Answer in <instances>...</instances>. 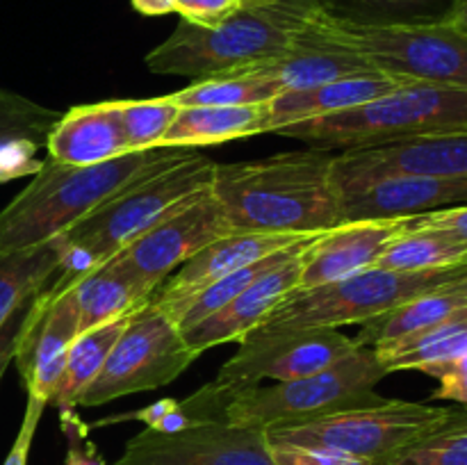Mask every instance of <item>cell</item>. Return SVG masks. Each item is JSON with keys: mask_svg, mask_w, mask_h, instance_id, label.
Returning <instances> with one entry per match:
<instances>
[{"mask_svg": "<svg viewBox=\"0 0 467 465\" xmlns=\"http://www.w3.org/2000/svg\"><path fill=\"white\" fill-rule=\"evenodd\" d=\"M121 123L128 150H149L162 146L181 105L171 96L158 98L112 100Z\"/></svg>", "mask_w": 467, "mask_h": 465, "instance_id": "cell-33", "label": "cell"}, {"mask_svg": "<svg viewBox=\"0 0 467 465\" xmlns=\"http://www.w3.org/2000/svg\"><path fill=\"white\" fill-rule=\"evenodd\" d=\"M71 292L76 296L80 333L123 317L153 296V292L141 287L135 278H130L109 263H103L89 276L78 281L71 287Z\"/></svg>", "mask_w": 467, "mask_h": 465, "instance_id": "cell-26", "label": "cell"}, {"mask_svg": "<svg viewBox=\"0 0 467 465\" xmlns=\"http://www.w3.org/2000/svg\"><path fill=\"white\" fill-rule=\"evenodd\" d=\"M46 150L48 160L67 167H94L132 153L112 100L76 105L64 112L46 137Z\"/></svg>", "mask_w": 467, "mask_h": 465, "instance_id": "cell-20", "label": "cell"}, {"mask_svg": "<svg viewBox=\"0 0 467 465\" xmlns=\"http://www.w3.org/2000/svg\"><path fill=\"white\" fill-rule=\"evenodd\" d=\"M317 7V0H281L260 7L242 5L214 27L181 21L146 55V68L201 80L283 57L301 39Z\"/></svg>", "mask_w": 467, "mask_h": 465, "instance_id": "cell-3", "label": "cell"}, {"mask_svg": "<svg viewBox=\"0 0 467 465\" xmlns=\"http://www.w3.org/2000/svg\"><path fill=\"white\" fill-rule=\"evenodd\" d=\"M281 91L269 78L260 76L254 68L217 73V76L192 80L171 96L181 108L190 105H258L274 100Z\"/></svg>", "mask_w": 467, "mask_h": 465, "instance_id": "cell-31", "label": "cell"}, {"mask_svg": "<svg viewBox=\"0 0 467 465\" xmlns=\"http://www.w3.org/2000/svg\"><path fill=\"white\" fill-rule=\"evenodd\" d=\"M242 7L240 0H171V9L182 21L201 27H214Z\"/></svg>", "mask_w": 467, "mask_h": 465, "instance_id": "cell-37", "label": "cell"}, {"mask_svg": "<svg viewBox=\"0 0 467 465\" xmlns=\"http://www.w3.org/2000/svg\"><path fill=\"white\" fill-rule=\"evenodd\" d=\"M132 315H135V310L123 315V317L112 319V322H105L100 324V326L87 328V331L78 333L71 349H68L67 367H64V374L62 378H59V386L57 390H55L50 404L57 406L59 410L76 408L82 392H85L87 388L91 386V381L100 374L109 351L117 345L119 336H121L123 328L128 326Z\"/></svg>", "mask_w": 467, "mask_h": 465, "instance_id": "cell-27", "label": "cell"}, {"mask_svg": "<svg viewBox=\"0 0 467 465\" xmlns=\"http://www.w3.org/2000/svg\"><path fill=\"white\" fill-rule=\"evenodd\" d=\"M269 132V103L190 105L178 109L162 146L199 149Z\"/></svg>", "mask_w": 467, "mask_h": 465, "instance_id": "cell-23", "label": "cell"}, {"mask_svg": "<svg viewBox=\"0 0 467 465\" xmlns=\"http://www.w3.org/2000/svg\"><path fill=\"white\" fill-rule=\"evenodd\" d=\"M269 445H272V454L278 465H372V460L368 459L322 450V447L283 445V442H269Z\"/></svg>", "mask_w": 467, "mask_h": 465, "instance_id": "cell-36", "label": "cell"}, {"mask_svg": "<svg viewBox=\"0 0 467 465\" xmlns=\"http://www.w3.org/2000/svg\"><path fill=\"white\" fill-rule=\"evenodd\" d=\"M388 377L372 346H356L337 363L272 386H255L228 404L223 419L242 427H281L308 422L337 410L358 408L381 401L377 386Z\"/></svg>", "mask_w": 467, "mask_h": 465, "instance_id": "cell-6", "label": "cell"}, {"mask_svg": "<svg viewBox=\"0 0 467 465\" xmlns=\"http://www.w3.org/2000/svg\"><path fill=\"white\" fill-rule=\"evenodd\" d=\"M213 196L235 232H324L342 223L336 155L306 149L214 162Z\"/></svg>", "mask_w": 467, "mask_h": 465, "instance_id": "cell-1", "label": "cell"}, {"mask_svg": "<svg viewBox=\"0 0 467 465\" xmlns=\"http://www.w3.org/2000/svg\"><path fill=\"white\" fill-rule=\"evenodd\" d=\"M450 406H433L424 401L386 399L358 408L337 410L308 422L281 424L267 429L269 442L301 447H322L358 459L377 460L395 454L409 442L451 415Z\"/></svg>", "mask_w": 467, "mask_h": 465, "instance_id": "cell-9", "label": "cell"}, {"mask_svg": "<svg viewBox=\"0 0 467 465\" xmlns=\"http://www.w3.org/2000/svg\"><path fill=\"white\" fill-rule=\"evenodd\" d=\"M467 276L465 267L431 272H392L372 267L345 281L315 290L287 294L255 331H301V328H342L365 324L422 292Z\"/></svg>", "mask_w": 467, "mask_h": 465, "instance_id": "cell-7", "label": "cell"}, {"mask_svg": "<svg viewBox=\"0 0 467 465\" xmlns=\"http://www.w3.org/2000/svg\"><path fill=\"white\" fill-rule=\"evenodd\" d=\"M356 346L354 337L340 328L251 331L237 342V351L222 365L213 383L233 401L265 378L281 383L310 377L337 363Z\"/></svg>", "mask_w": 467, "mask_h": 465, "instance_id": "cell-11", "label": "cell"}, {"mask_svg": "<svg viewBox=\"0 0 467 465\" xmlns=\"http://www.w3.org/2000/svg\"><path fill=\"white\" fill-rule=\"evenodd\" d=\"M390 176L467 178V130L347 149L336 155L340 191Z\"/></svg>", "mask_w": 467, "mask_h": 465, "instance_id": "cell-14", "label": "cell"}, {"mask_svg": "<svg viewBox=\"0 0 467 465\" xmlns=\"http://www.w3.org/2000/svg\"><path fill=\"white\" fill-rule=\"evenodd\" d=\"M374 354L388 374L404 369L429 374L441 365L454 363L467 356V308L418 336L374 346Z\"/></svg>", "mask_w": 467, "mask_h": 465, "instance_id": "cell-25", "label": "cell"}, {"mask_svg": "<svg viewBox=\"0 0 467 465\" xmlns=\"http://www.w3.org/2000/svg\"><path fill=\"white\" fill-rule=\"evenodd\" d=\"M410 217L354 219L324 231L306 251L296 290H315L377 267L383 251L409 228Z\"/></svg>", "mask_w": 467, "mask_h": 465, "instance_id": "cell-16", "label": "cell"}, {"mask_svg": "<svg viewBox=\"0 0 467 465\" xmlns=\"http://www.w3.org/2000/svg\"><path fill=\"white\" fill-rule=\"evenodd\" d=\"M62 422H64V431H67L68 445L67 450V459H64V465H108L105 463L103 456L96 451V447L87 440L85 433L89 429L85 424L78 422V418L73 415V410H62Z\"/></svg>", "mask_w": 467, "mask_h": 465, "instance_id": "cell-38", "label": "cell"}, {"mask_svg": "<svg viewBox=\"0 0 467 465\" xmlns=\"http://www.w3.org/2000/svg\"><path fill=\"white\" fill-rule=\"evenodd\" d=\"M374 465H467V408H454L431 431Z\"/></svg>", "mask_w": 467, "mask_h": 465, "instance_id": "cell-32", "label": "cell"}, {"mask_svg": "<svg viewBox=\"0 0 467 465\" xmlns=\"http://www.w3.org/2000/svg\"><path fill=\"white\" fill-rule=\"evenodd\" d=\"M465 264L467 242L431 228H406L377 260V267L392 272H431Z\"/></svg>", "mask_w": 467, "mask_h": 465, "instance_id": "cell-29", "label": "cell"}, {"mask_svg": "<svg viewBox=\"0 0 467 465\" xmlns=\"http://www.w3.org/2000/svg\"><path fill=\"white\" fill-rule=\"evenodd\" d=\"M310 27L315 35L360 55L401 85L467 89V35L450 23L369 26L333 16L319 5Z\"/></svg>", "mask_w": 467, "mask_h": 465, "instance_id": "cell-5", "label": "cell"}, {"mask_svg": "<svg viewBox=\"0 0 467 465\" xmlns=\"http://www.w3.org/2000/svg\"><path fill=\"white\" fill-rule=\"evenodd\" d=\"M450 26H454L456 30H461V32H465L467 35V0H461L459 3V7L454 9V14H451L450 16Z\"/></svg>", "mask_w": 467, "mask_h": 465, "instance_id": "cell-44", "label": "cell"}, {"mask_svg": "<svg viewBox=\"0 0 467 465\" xmlns=\"http://www.w3.org/2000/svg\"><path fill=\"white\" fill-rule=\"evenodd\" d=\"M409 228H431V231L450 232V235L467 242V203L415 214V217H410Z\"/></svg>", "mask_w": 467, "mask_h": 465, "instance_id": "cell-41", "label": "cell"}, {"mask_svg": "<svg viewBox=\"0 0 467 465\" xmlns=\"http://www.w3.org/2000/svg\"><path fill=\"white\" fill-rule=\"evenodd\" d=\"M44 141L32 137H12L0 144V185L12 182L16 178L35 176L44 160H36V150Z\"/></svg>", "mask_w": 467, "mask_h": 465, "instance_id": "cell-35", "label": "cell"}, {"mask_svg": "<svg viewBox=\"0 0 467 465\" xmlns=\"http://www.w3.org/2000/svg\"><path fill=\"white\" fill-rule=\"evenodd\" d=\"M46 406L48 404L35 399V397H27V406H26V413H23L21 429H18L16 438H14L12 450H9L7 459H5L3 465H27V459H30V450H32V440H35L36 427H39L41 415H44Z\"/></svg>", "mask_w": 467, "mask_h": 465, "instance_id": "cell-39", "label": "cell"}, {"mask_svg": "<svg viewBox=\"0 0 467 465\" xmlns=\"http://www.w3.org/2000/svg\"><path fill=\"white\" fill-rule=\"evenodd\" d=\"M342 222L415 217L467 203V178L390 176L340 191Z\"/></svg>", "mask_w": 467, "mask_h": 465, "instance_id": "cell-19", "label": "cell"}, {"mask_svg": "<svg viewBox=\"0 0 467 465\" xmlns=\"http://www.w3.org/2000/svg\"><path fill=\"white\" fill-rule=\"evenodd\" d=\"M114 465H278L267 429L205 419L178 433L144 429Z\"/></svg>", "mask_w": 467, "mask_h": 465, "instance_id": "cell-13", "label": "cell"}, {"mask_svg": "<svg viewBox=\"0 0 467 465\" xmlns=\"http://www.w3.org/2000/svg\"><path fill=\"white\" fill-rule=\"evenodd\" d=\"M242 5H249V7H260V5H274L281 3V0H240Z\"/></svg>", "mask_w": 467, "mask_h": 465, "instance_id": "cell-45", "label": "cell"}, {"mask_svg": "<svg viewBox=\"0 0 467 465\" xmlns=\"http://www.w3.org/2000/svg\"><path fill=\"white\" fill-rule=\"evenodd\" d=\"M429 374L438 378V388L431 395L433 399L456 401V404L467 406V356L454 363L441 365Z\"/></svg>", "mask_w": 467, "mask_h": 465, "instance_id": "cell-40", "label": "cell"}, {"mask_svg": "<svg viewBox=\"0 0 467 465\" xmlns=\"http://www.w3.org/2000/svg\"><path fill=\"white\" fill-rule=\"evenodd\" d=\"M249 68L269 78L281 94L283 91L313 89V87L328 85V82L342 80V78L377 71L360 55L315 35L310 23L290 53Z\"/></svg>", "mask_w": 467, "mask_h": 465, "instance_id": "cell-21", "label": "cell"}, {"mask_svg": "<svg viewBox=\"0 0 467 465\" xmlns=\"http://www.w3.org/2000/svg\"><path fill=\"white\" fill-rule=\"evenodd\" d=\"M337 18L369 26H424L447 23L461 0H317Z\"/></svg>", "mask_w": 467, "mask_h": 465, "instance_id": "cell-30", "label": "cell"}, {"mask_svg": "<svg viewBox=\"0 0 467 465\" xmlns=\"http://www.w3.org/2000/svg\"><path fill=\"white\" fill-rule=\"evenodd\" d=\"M78 333L80 324L71 290L53 294L46 285L39 294L32 296L14 356L27 397L50 404Z\"/></svg>", "mask_w": 467, "mask_h": 465, "instance_id": "cell-15", "label": "cell"}, {"mask_svg": "<svg viewBox=\"0 0 467 465\" xmlns=\"http://www.w3.org/2000/svg\"><path fill=\"white\" fill-rule=\"evenodd\" d=\"M32 301V299H30ZM30 301L21 305L7 322L0 326V381H3L5 372H7L9 365L14 363V356H16L18 337H21L23 322H26L27 308H30Z\"/></svg>", "mask_w": 467, "mask_h": 465, "instance_id": "cell-42", "label": "cell"}, {"mask_svg": "<svg viewBox=\"0 0 467 465\" xmlns=\"http://www.w3.org/2000/svg\"><path fill=\"white\" fill-rule=\"evenodd\" d=\"M213 173L214 160L205 158L196 149L190 150L178 162L132 182L117 196L105 201L89 217L62 232V237L94 251L100 264L108 263L112 255L150 231L167 214L199 196L201 191L210 190Z\"/></svg>", "mask_w": 467, "mask_h": 465, "instance_id": "cell-8", "label": "cell"}, {"mask_svg": "<svg viewBox=\"0 0 467 465\" xmlns=\"http://www.w3.org/2000/svg\"><path fill=\"white\" fill-rule=\"evenodd\" d=\"M190 150L194 149L158 146L94 167H67L46 158L32 181L0 212V253L55 240L132 182L178 162Z\"/></svg>", "mask_w": 467, "mask_h": 465, "instance_id": "cell-2", "label": "cell"}, {"mask_svg": "<svg viewBox=\"0 0 467 465\" xmlns=\"http://www.w3.org/2000/svg\"><path fill=\"white\" fill-rule=\"evenodd\" d=\"M467 130V89L445 85H401L349 112L281 128L276 135L308 141L313 149L347 150L418 137Z\"/></svg>", "mask_w": 467, "mask_h": 465, "instance_id": "cell-4", "label": "cell"}, {"mask_svg": "<svg viewBox=\"0 0 467 465\" xmlns=\"http://www.w3.org/2000/svg\"><path fill=\"white\" fill-rule=\"evenodd\" d=\"M231 232L235 231L213 196V190H205L167 214L108 263L155 294L178 267Z\"/></svg>", "mask_w": 467, "mask_h": 465, "instance_id": "cell-12", "label": "cell"}, {"mask_svg": "<svg viewBox=\"0 0 467 465\" xmlns=\"http://www.w3.org/2000/svg\"><path fill=\"white\" fill-rule=\"evenodd\" d=\"M196 358L199 354L190 349L178 324L150 296L135 310L100 374L80 395L78 406L94 408L119 397L158 390L176 381Z\"/></svg>", "mask_w": 467, "mask_h": 465, "instance_id": "cell-10", "label": "cell"}, {"mask_svg": "<svg viewBox=\"0 0 467 465\" xmlns=\"http://www.w3.org/2000/svg\"><path fill=\"white\" fill-rule=\"evenodd\" d=\"M59 272V255L53 242L32 249L0 253V326L26 301L39 294Z\"/></svg>", "mask_w": 467, "mask_h": 465, "instance_id": "cell-28", "label": "cell"}, {"mask_svg": "<svg viewBox=\"0 0 467 465\" xmlns=\"http://www.w3.org/2000/svg\"><path fill=\"white\" fill-rule=\"evenodd\" d=\"M315 237L296 246L295 253L283 260L272 272L255 278L246 290H242L235 299L228 301L222 310L210 315L208 319L199 322L196 326L182 331V337L190 345V349H194L201 356L203 351L213 349V346L226 345V342H240L246 333L255 331L265 322V317L287 294H292L299 287L306 251H308V244Z\"/></svg>", "mask_w": 467, "mask_h": 465, "instance_id": "cell-17", "label": "cell"}, {"mask_svg": "<svg viewBox=\"0 0 467 465\" xmlns=\"http://www.w3.org/2000/svg\"><path fill=\"white\" fill-rule=\"evenodd\" d=\"M467 308V276L445 283L436 290L422 292L406 304L360 324V333L354 337L360 346H381L401 337L418 336L427 328L438 326Z\"/></svg>", "mask_w": 467, "mask_h": 465, "instance_id": "cell-24", "label": "cell"}, {"mask_svg": "<svg viewBox=\"0 0 467 465\" xmlns=\"http://www.w3.org/2000/svg\"><path fill=\"white\" fill-rule=\"evenodd\" d=\"M62 112L35 103L26 96L0 87V144L12 137H32L44 141Z\"/></svg>", "mask_w": 467, "mask_h": 465, "instance_id": "cell-34", "label": "cell"}, {"mask_svg": "<svg viewBox=\"0 0 467 465\" xmlns=\"http://www.w3.org/2000/svg\"><path fill=\"white\" fill-rule=\"evenodd\" d=\"M397 87H401V82L383 76L381 71H369L313 87V89L283 91L276 98L269 100V132H278L281 128L310 121V119L349 112V109L381 98Z\"/></svg>", "mask_w": 467, "mask_h": 465, "instance_id": "cell-22", "label": "cell"}, {"mask_svg": "<svg viewBox=\"0 0 467 465\" xmlns=\"http://www.w3.org/2000/svg\"><path fill=\"white\" fill-rule=\"evenodd\" d=\"M132 7L144 16H164L173 14L171 0H132Z\"/></svg>", "mask_w": 467, "mask_h": 465, "instance_id": "cell-43", "label": "cell"}, {"mask_svg": "<svg viewBox=\"0 0 467 465\" xmlns=\"http://www.w3.org/2000/svg\"><path fill=\"white\" fill-rule=\"evenodd\" d=\"M315 235L319 232H308V235H301V232H231V235L205 246L182 267H178L158 287L153 301L160 308H169L194 292L208 287L210 283Z\"/></svg>", "mask_w": 467, "mask_h": 465, "instance_id": "cell-18", "label": "cell"}]
</instances>
